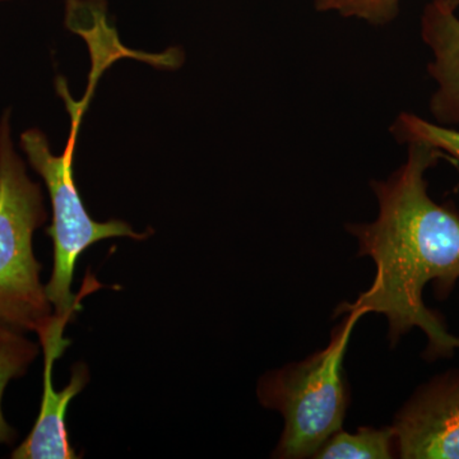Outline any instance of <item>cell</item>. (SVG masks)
<instances>
[{
  "label": "cell",
  "instance_id": "6da1fadb",
  "mask_svg": "<svg viewBox=\"0 0 459 459\" xmlns=\"http://www.w3.org/2000/svg\"><path fill=\"white\" fill-rule=\"evenodd\" d=\"M406 146V161L388 179L371 183L377 219L347 226L358 238L359 255L370 256L377 272L369 289L338 313L383 314L392 344L420 328L428 338L425 356L435 360L453 356L459 337L446 331L422 294L434 283L437 298H448L459 281V212L429 195L427 172L443 153L422 143Z\"/></svg>",
  "mask_w": 459,
  "mask_h": 459
},
{
  "label": "cell",
  "instance_id": "7a4b0ae2",
  "mask_svg": "<svg viewBox=\"0 0 459 459\" xmlns=\"http://www.w3.org/2000/svg\"><path fill=\"white\" fill-rule=\"evenodd\" d=\"M47 221L40 186L27 177L11 140L8 117L0 123V322L49 334L54 310L33 255V232Z\"/></svg>",
  "mask_w": 459,
  "mask_h": 459
},
{
  "label": "cell",
  "instance_id": "3957f363",
  "mask_svg": "<svg viewBox=\"0 0 459 459\" xmlns=\"http://www.w3.org/2000/svg\"><path fill=\"white\" fill-rule=\"evenodd\" d=\"M71 108V137L62 156L53 155L44 133L31 129L21 138L23 151L29 156L32 168L41 175L49 189L53 204V223L48 234L54 241V268L49 283L45 286L48 299L54 310V323L49 338L53 342H65L63 337L65 325L80 309L77 298L72 294L75 264L84 250L101 240L110 238H132L143 240L147 235L133 231L128 223L111 220L96 222L87 213L74 181V160L75 138L78 126L84 111L83 104H74L68 100Z\"/></svg>",
  "mask_w": 459,
  "mask_h": 459
},
{
  "label": "cell",
  "instance_id": "277c9868",
  "mask_svg": "<svg viewBox=\"0 0 459 459\" xmlns=\"http://www.w3.org/2000/svg\"><path fill=\"white\" fill-rule=\"evenodd\" d=\"M361 316L349 312L332 332L325 350L262 377L258 385L262 406L279 411L285 420L274 457L314 458L323 444L342 428L349 406L343 356Z\"/></svg>",
  "mask_w": 459,
  "mask_h": 459
},
{
  "label": "cell",
  "instance_id": "5b68a950",
  "mask_svg": "<svg viewBox=\"0 0 459 459\" xmlns=\"http://www.w3.org/2000/svg\"><path fill=\"white\" fill-rule=\"evenodd\" d=\"M392 429L400 458L459 459V371L420 386Z\"/></svg>",
  "mask_w": 459,
  "mask_h": 459
},
{
  "label": "cell",
  "instance_id": "8992f818",
  "mask_svg": "<svg viewBox=\"0 0 459 459\" xmlns=\"http://www.w3.org/2000/svg\"><path fill=\"white\" fill-rule=\"evenodd\" d=\"M424 44L433 54L428 74L437 83L429 111L435 123L459 126V17L457 8L444 0H431L420 23Z\"/></svg>",
  "mask_w": 459,
  "mask_h": 459
},
{
  "label": "cell",
  "instance_id": "52a82bcc",
  "mask_svg": "<svg viewBox=\"0 0 459 459\" xmlns=\"http://www.w3.org/2000/svg\"><path fill=\"white\" fill-rule=\"evenodd\" d=\"M44 395L35 427L25 442L12 453L13 459H74L78 458L69 444L65 429V412L69 402L80 394L89 382L86 365L77 364L72 370L69 385L63 391L53 385L56 356L45 352Z\"/></svg>",
  "mask_w": 459,
  "mask_h": 459
},
{
  "label": "cell",
  "instance_id": "ba28073f",
  "mask_svg": "<svg viewBox=\"0 0 459 459\" xmlns=\"http://www.w3.org/2000/svg\"><path fill=\"white\" fill-rule=\"evenodd\" d=\"M39 352V344L27 340L23 331L0 322V444H11L16 437L3 416V394L12 379L25 376Z\"/></svg>",
  "mask_w": 459,
  "mask_h": 459
},
{
  "label": "cell",
  "instance_id": "9c48e42d",
  "mask_svg": "<svg viewBox=\"0 0 459 459\" xmlns=\"http://www.w3.org/2000/svg\"><path fill=\"white\" fill-rule=\"evenodd\" d=\"M395 455L392 427L361 428L355 434L338 430L323 444L314 458L323 459H386Z\"/></svg>",
  "mask_w": 459,
  "mask_h": 459
},
{
  "label": "cell",
  "instance_id": "30bf717a",
  "mask_svg": "<svg viewBox=\"0 0 459 459\" xmlns=\"http://www.w3.org/2000/svg\"><path fill=\"white\" fill-rule=\"evenodd\" d=\"M389 131L398 143L427 144L459 162V129L455 126L430 122L413 113H401Z\"/></svg>",
  "mask_w": 459,
  "mask_h": 459
},
{
  "label": "cell",
  "instance_id": "8fae6325",
  "mask_svg": "<svg viewBox=\"0 0 459 459\" xmlns=\"http://www.w3.org/2000/svg\"><path fill=\"white\" fill-rule=\"evenodd\" d=\"M402 0H314L320 13H334L373 26L389 25L400 13ZM459 8V0H444Z\"/></svg>",
  "mask_w": 459,
  "mask_h": 459
}]
</instances>
